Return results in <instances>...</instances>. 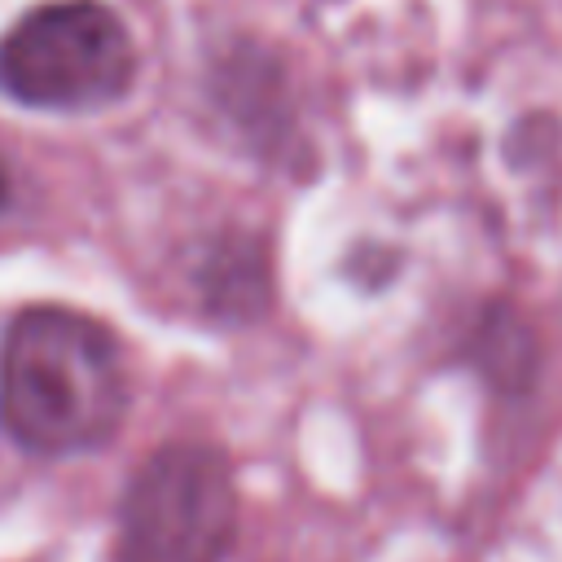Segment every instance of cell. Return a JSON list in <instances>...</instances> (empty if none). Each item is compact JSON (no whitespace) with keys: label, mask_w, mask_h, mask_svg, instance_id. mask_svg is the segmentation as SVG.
Returning <instances> with one entry per match:
<instances>
[{"label":"cell","mask_w":562,"mask_h":562,"mask_svg":"<svg viewBox=\"0 0 562 562\" xmlns=\"http://www.w3.org/2000/svg\"><path fill=\"white\" fill-rule=\"evenodd\" d=\"M4 198H9V180H4V167H0V206H4Z\"/></svg>","instance_id":"cell-4"},{"label":"cell","mask_w":562,"mask_h":562,"mask_svg":"<svg viewBox=\"0 0 562 562\" xmlns=\"http://www.w3.org/2000/svg\"><path fill=\"white\" fill-rule=\"evenodd\" d=\"M233 536V470L206 443L149 452L119 501V562H224Z\"/></svg>","instance_id":"cell-2"},{"label":"cell","mask_w":562,"mask_h":562,"mask_svg":"<svg viewBox=\"0 0 562 562\" xmlns=\"http://www.w3.org/2000/svg\"><path fill=\"white\" fill-rule=\"evenodd\" d=\"M132 83V40L97 0L26 13L0 40V88L40 110L105 105Z\"/></svg>","instance_id":"cell-3"},{"label":"cell","mask_w":562,"mask_h":562,"mask_svg":"<svg viewBox=\"0 0 562 562\" xmlns=\"http://www.w3.org/2000/svg\"><path fill=\"white\" fill-rule=\"evenodd\" d=\"M127 413L119 338L70 307H26L0 342V430L40 457L114 439Z\"/></svg>","instance_id":"cell-1"}]
</instances>
